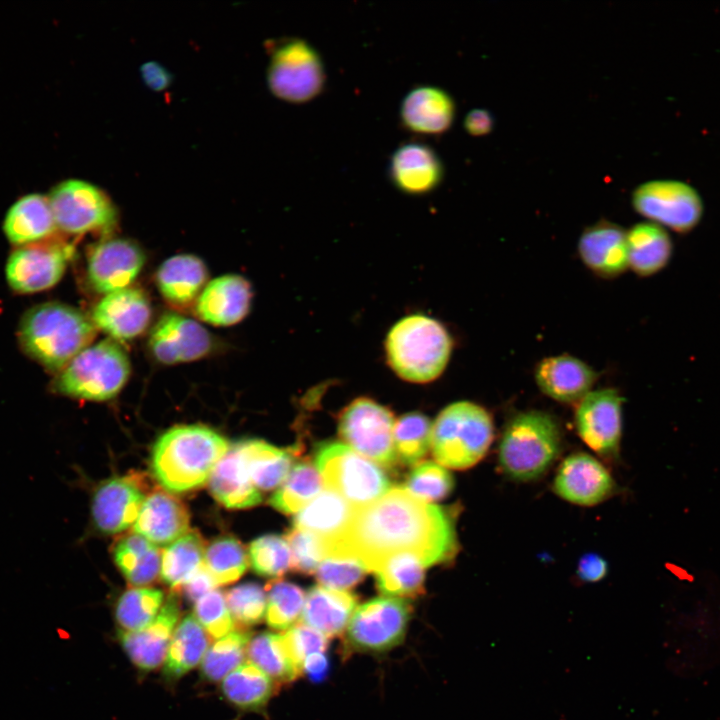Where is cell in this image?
<instances>
[{"instance_id":"cell-1","label":"cell","mask_w":720,"mask_h":720,"mask_svg":"<svg viewBox=\"0 0 720 720\" xmlns=\"http://www.w3.org/2000/svg\"><path fill=\"white\" fill-rule=\"evenodd\" d=\"M324 551L325 557L354 559L373 573L390 557L405 552L418 556L425 567L446 563L458 551L455 511L407 489L392 488L355 508L344 530L324 544Z\"/></svg>"},{"instance_id":"cell-47","label":"cell","mask_w":720,"mask_h":720,"mask_svg":"<svg viewBox=\"0 0 720 720\" xmlns=\"http://www.w3.org/2000/svg\"><path fill=\"white\" fill-rule=\"evenodd\" d=\"M249 562L255 573L280 577L291 568V553L286 539L277 535L261 536L250 544Z\"/></svg>"},{"instance_id":"cell-40","label":"cell","mask_w":720,"mask_h":720,"mask_svg":"<svg viewBox=\"0 0 720 720\" xmlns=\"http://www.w3.org/2000/svg\"><path fill=\"white\" fill-rule=\"evenodd\" d=\"M322 486L318 470L308 463H300L291 468L270 498V504L285 514L298 513L322 491Z\"/></svg>"},{"instance_id":"cell-14","label":"cell","mask_w":720,"mask_h":720,"mask_svg":"<svg viewBox=\"0 0 720 720\" xmlns=\"http://www.w3.org/2000/svg\"><path fill=\"white\" fill-rule=\"evenodd\" d=\"M73 249L54 239L19 246L9 256L6 279L19 293H34L56 285L65 273Z\"/></svg>"},{"instance_id":"cell-5","label":"cell","mask_w":720,"mask_h":720,"mask_svg":"<svg viewBox=\"0 0 720 720\" xmlns=\"http://www.w3.org/2000/svg\"><path fill=\"white\" fill-rule=\"evenodd\" d=\"M562 431L549 413L529 410L505 425L498 447V463L510 479L529 482L542 477L562 450Z\"/></svg>"},{"instance_id":"cell-28","label":"cell","mask_w":720,"mask_h":720,"mask_svg":"<svg viewBox=\"0 0 720 720\" xmlns=\"http://www.w3.org/2000/svg\"><path fill=\"white\" fill-rule=\"evenodd\" d=\"M212 496L229 509H245L262 501L248 474L240 441L231 444L209 478Z\"/></svg>"},{"instance_id":"cell-31","label":"cell","mask_w":720,"mask_h":720,"mask_svg":"<svg viewBox=\"0 0 720 720\" xmlns=\"http://www.w3.org/2000/svg\"><path fill=\"white\" fill-rule=\"evenodd\" d=\"M208 271L195 255L180 254L165 260L156 273L157 287L164 299L177 307L196 302L206 286Z\"/></svg>"},{"instance_id":"cell-39","label":"cell","mask_w":720,"mask_h":720,"mask_svg":"<svg viewBox=\"0 0 720 720\" xmlns=\"http://www.w3.org/2000/svg\"><path fill=\"white\" fill-rule=\"evenodd\" d=\"M424 568L415 554H396L375 572L377 588L388 597H414L423 592Z\"/></svg>"},{"instance_id":"cell-50","label":"cell","mask_w":720,"mask_h":720,"mask_svg":"<svg viewBox=\"0 0 720 720\" xmlns=\"http://www.w3.org/2000/svg\"><path fill=\"white\" fill-rule=\"evenodd\" d=\"M193 615L213 639H220L237 628L225 596L217 589L195 602Z\"/></svg>"},{"instance_id":"cell-8","label":"cell","mask_w":720,"mask_h":720,"mask_svg":"<svg viewBox=\"0 0 720 720\" xmlns=\"http://www.w3.org/2000/svg\"><path fill=\"white\" fill-rule=\"evenodd\" d=\"M316 466L325 487L355 508L377 500L390 487L378 465L341 443L321 446L316 455Z\"/></svg>"},{"instance_id":"cell-26","label":"cell","mask_w":720,"mask_h":720,"mask_svg":"<svg viewBox=\"0 0 720 720\" xmlns=\"http://www.w3.org/2000/svg\"><path fill=\"white\" fill-rule=\"evenodd\" d=\"M190 514L185 504L168 491L146 496L133 532L156 546H168L188 532Z\"/></svg>"},{"instance_id":"cell-4","label":"cell","mask_w":720,"mask_h":720,"mask_svg":"<svg viewBox=\"0 0 720 720\" xmlns=\"http://www.w3.org/2000/svg\"><path fill=\"white\" fill-rule=\"evenodd\" d=\"M453 348L445 326L426 315L413 314L400 319L385 340L386 358L391 369L403 380L428 383L445 370Z\"/></svg>"},{"instance_id":"cell-10","label":"cell","mask_w":720,"mask_h":720,"mask_svg":"<svg viewBox=\"0 0 720 720\" xmlns=\"http://www.w3.org/2000/svg\"><path fill=\"white\" fill-rule=\"evenodd\" d=\"M47 197L56 227L65 233L108 232L116 224L117 212L110 198L87 181L64 180Z\"/></svg>"},{"instance_id":"cell-55","label":"cell","mask_w":720,"mask_h":720,"mask_svg":"<svg viewBox=\"0 0 720 720\" xmlns=\"http://www.w3.org/2000/svg\"><path fill=\"white\" fill-rule=\"evenodd\" d=\"M607 562L598 554L588 553L578 562L577 575L588 583L598 582L607 574Z\"/></svg>"},{"instance_id":"cell-33","label":"cell","mask_w":720,"mask_h":720,"mask_svg":"<svg viewBox=\"0 0 720 720\" xmlns=\"http://www.w3.org/2000/svg\"><path fill=\"white\" fill-rule=\"evenodd\" d=\"M354 511L341 495L326 488L297 513L294 527L316 535L325 544L344 530Z\"/></svg>"},{"instance_id":"cell-25","label":"cell","mask_w":720,"mask_h":720,"mask_svg":"<svg viewBox=\"0 0 720 720\" xmlns=\"http://www.w3.org/2000/svg\"><path fill=\"white\" fill-rule=\"evenodd\" d=\"M627 231L618 224L601 220L586 228L578 241V254L594 274L613 278L629 268Z\"/></svg>"},{"instance_id":"cell-38","label":"cell","mask_w":720,"mask_h":720,"mask_svg":"<svg viewBox=\"0 0 720 720\" xmlns=\"http://www.w3.org/2000/svg\"><path fill=\"white\" fill-rule=\"evenodd\" d=\"M273 690V680L251 662L242 663L221 683V691L226 700L242 710L249 711L264 708Z\"/></svg>"},{"instance_id":"cell-45","label":"cell","mask_w":720,"mask_h":720,"mask_svg":"<svg viewBox=\"0 0 720 720\" xmlns=\"http://www.w3.org/2000/svg\"><path fill=\"white\" fill-rule=\"evenodd\" d=\"M265 620L275 630H287L301 617L305 595L297 585L276 580L266 587Z\"/></svg>"},{"instance_id":"cell-46","label":"cell","mask_w":720,"mask_h":720,"mask_svg":"<svg viewBox=\"0 0 720 720\" xmlns=\"http://www.w3.org/2000/svg\"><path fill=\"white\" fill-rule=\"evenodd\" d=\"M432 423L420 413L403 415L395 422L393 441L396 455L406 464H418L431 446Z\"/></svg>"},{"instance_id":"cell-12","label":"cell","mask_w":720,"mask_h":720,"mask_svg":"<svg viewBox=\"0 0 720 720\" xmlns=\"http://www.w3.org/2000/svg\"><path fill=\"white\" fill-rule=\"evenodd\" d=\"M637 213L676 233L692 231L703 215V203L697 191L675 180H653L639 185L632 194Z\"/></svg>"},{"instance_id":"cell-23","label":"cell","mask_w":720,"mask_h":720,"mask_svg":"<svg viewBox=\"0 0 720 720\" xmlns=\"http://www.w3.org/2000/svg\"><path fill=\"white\" fill-rule=\"evenodd\" d=\"M252 289L242 276L227 274L206 284L195 302L197 316L214 326H230L248 314Z\"/></svg>"},{"instance_id":"cell-15","label":"cell","mask_w":720,"mask_h":720,"mask_svg":"<svg viewBox=\"0 0 720 720\" xmlns=\"http://www.w3.org/2000/svg\"><path fill=\"white\" fill-rule=\"evenodd\" d=\"M623 397L615 388L590 391L575 410V427L581 440L599 456H618L622 436Z\"/></svg>"},{"instance_id":"cell-18","label":"cell","mask_w":720,"mask_h":720,"mask_svg":"<svg viewBox=\"0 0 720 720\" xmlns=\"http://www.w3.org/2000/svg\"><path fill=\"white\" fill-rule=\"evenodd\" d=\"M554 492L563 500L584 507L605 501L615 490L608 469L594 456L573 453L560 464L553 482Z\"/></svg>"},{"instance_id":"cell-7","label":"cell","mask_w":720,"mask_h":720,"mask_svg":"<svg viewBox=\"0 0 720 720\" xmlns=\"http://www.w3.org/2000/svg\"><path fill=\"white\" fill-rule=\"evenodd\" d=\"M131 365L125 350L113 339L89 345L59 372L55 390L65 396L89 401L115 397L126 384Z\"/></svg>"},{"instance_id":"cell-17","label":"cell","mask_w":720,"mask_h":720,"mask_svg":"<svg viewBox=\"0 0 720 720\" xmlns=\"http://www.w3.org/2000/svg\"><path fill=\"white\" fill-rule=\"evenodd\" d=\"M145 498V486L138 477L125 475L108 479L93 493L92 522L105 534L123 532L135 523Z\"/></svg>"},{"instance_id":"cell-27","label":"cell","mask_w":720,"mask_h":720,"mask_svg":"<svg viewBox=\"0 0 720 720\" xmlns=\"http://www.w3.org/2000/svg\"><path fill=\"white\" fill-rule=\"evenodd\" d=\"M455 117L453 98L443 89L419 86L402 100L400 119L405 128L420 134L447 131Z\"/></svg>"},{"instance_id":"cell-2","label":"cell","mask_w":720,"mask_h":720,"mask_svg":"<svg viewBox=\"0 0 720 720\" xmlns=\"http://www.w3.org/2000/svg\"><path fill=\"white\" fill-rule=\"evenodd\" d=\"M229 446L221 434L207 426H174L153 445L152 474L165 491H191L209 480Z\"/></svg>"},{"instance_id":"cell-43","label":"cell","mask_w":720,"mask_h":720,"mask_svg":"<svg viewBox=\"0 0 720 720\" xmlns=\"http://www.w3.org/2000/svg\"><path fill=\"white\" fill-rule=\"evenodd\" d=\"M250 639V633L239 628L217 639L209 646L201 661L202 677L210 682L224 679L242 664Z\"/></svg>"},{"instance_id":"cell-35","label":"cell","mask_w":720,"mask_h":720,"mask_svg":"<svg viewBox=\"0 0 720 720\" xmlns=\"http://www.w3.org/2000/svg\"><path fill=\"white\" fill-rule=\"evenodd\" d=\"M114 562L132 586H145L160 574L161 553L158 546L137 533L121 537L113 547Z\"/></svg>"},{"instance_id":"cell-16","label":"cell","mask_w":720,"mask_h":720,"mask_svg":"<svg viewBox=\"0 0 720 720\" xmlns=\"http://www.w3.org/2000/svg\"><path fill=\"white\" fill-rule=\"evenodd\" d=\"M149 348L161 363L198 360L212 347L210 333L197 321L175 312L164 313L151 329Z\"/></svg>"},{"instance_id":"cell-20","label":"cell","mask_w":720,"mask_h":720,"mask_svg":"<svg viewBox=\"0 0 720 720\" xmlns=\"http://www.w3.org/2000/svg\"><path fill=\"white\" fill-rule=\"evenodd\" d=\"M91 320L113 340L127 341L141 335L149 326L151 306L147 295L137 287H126L106 294L94 306Z\"/></svg>"},{"instance_id":"cell-36","label":"cell","mask_w":720,"mask_h":720,"mask_svg":"<svg viewBox=\"0 0 720 720\" xmlns=\"http://www.w3.org/2000/svg\"><path fill=\"white\" fill-rule=\"evenodd\" d=\"M240 444L250 479L260 492L284 482L292 464L288 452L255 439L240 441Z\"/></svg>"},{"instance_id":"cell-53","label":"cell","mask_w":720,"mask_h":720,"mask_svg":"<svg viewBox=\"0 0 720 720\" xmlns=\"http://www.w3.org/2000/svg\"><path fill=\"white\" fill-rule=\"evenodd\" d=\"M365 572L354 559L325 557L316 569V576L321 586L346 591L360 582Z\"/></svg>"},{"instance_id":"cell-3","label":"cell","mask_w":720,"mask_h":720,"mask_svg":"<svg viewBox=\"0 0 720 720\" xmlns=\"http://www.w3.org/2000/svg\"><path fill=\"white\" fill-rule=\"evenodd\" d=\"M91 318L66 304L50 302L28 310L19 325L24 351L43 367L62 371L94 340Z\"/></svg>"},{"instance_id":"cell-57","label":"cell","mask_w":720,"mask_h":720,"mask_svg":"<svg viewBox=\"0 0 720 720\" xmlns=\"http://www.w3.org/2000/svg\"><path fill=\"white\" fill-rule=\"evenodd\" d=\"M142 75L149 87L162 90L168 86L169 73L157 63H146L142 66Z\"/></svg>"},{"instance_id":"cell-42","label":"cell","mask_w":720,"mask_h":720,"mask_svg":"<svg viewBox=\"0 0 720 720\" xmlns=\"http://www.w3.org/2000/svg\"><path fill=\"white\" fill-rule=\"evenodd\" d=\"M164 601L163 592L157 588L126 590L115 605V619L120 630L134 632L147 627L158 615Z\"/></svg>"},{"instance_id":"cell-24","label":"cell","mask_w":720,"mask_h":720,"mask_svg":"<svg viewBox=\"0 0 720 720\" xmlns=\"http://www.w3.org/2000/svg\"><path fill=\"white\" fill-rule=\"evenodd\" d=\"M388 174L397 189L419 195L439 186L444 176V167L430 146L409 142L399 146L392 154Z\"/></svg>"},{"instance_id":"cell-49","label":"cell","mask_w":720,"mask_h":720,"mask_svg":"<svg viewBox=\"0 0 720 720\" xmlns=\"http://www.w3.org/2000/svg\"><path fill=\"white\" fill-rule=\"evenodd\" d=\"M453 486V477L446 467L431 461L418 464L407 480V490L427 502L445 498Z\"/></svg>"},{"instance_id":"cell-11","label":"cell","mask_w":720,"mask_h":720,"mask_svg":"<svg viewBox=\"0 0 720 720\" xmlns=\"http://www.w3.org/2000/svg\"><path fill=\"white\" fill-rule=\"evenodd\" d=\"M392 412L368 397H360L340 413L339 434L360 455L380 465L396 463Z\"/></svg>"},{"instance_id":"cell-56","label":"cell","mask_w":720,"mask_h":720,"mask_svg":"<svg viewBox=\"0 0 720 720\" xmlns=\"http://www.w3.org/2000/svg\"><path fill=\"white\" fill-rule=\"evenodd\" d=\"M494 127V118L486 109H473L464 119V128L472 136L489 134Z\"/></svg>"},{"instance_id":"cell-30","label":"cell","mask_w":720,"mask_h":720,"mask_svg":"<svg viewBox=\"0 0 720 720\" xmlns=\"http://www.w3.org/2000/svg\"><path fill=\"white\" fill-rule=\"evenodd\" d=\"M356 605L357 598L347 591L314 586L305 596L301 622L327 638L335 637L348 626Z\"/></svg>"},{"instance_id":"cell-51","label":"cell","mask_w":720,"mask_h":720,"mask_svg":"<svg viewBox=\"0 0 720 720\" xmlns=\"http://www.w3.org/2000/svg\"><path fill=\"white\" fill-rule=\"evenodd\" d=\"M291 553V568L311 574L325 557L323 541L316 535L294 527L286 536Z\"/></svg>"},{"instance_id":"cell-13","label":"cell","mask_w":720,"mask_h":720,"mask_svg":"<svg viewBox=\"0 0 720 720\" xmlns=\"http://www.w3.org/2000/svg\"><path fill=\"white\" fill-rule=\"evenodd\" d=\"M410 618V606L402 598L380 597L355 609L347 626L352 647L380 652L403 640Z\"/></svg>"},{"instance_id":"cell-6","label":"cell","mask_w":720,"mask_h":720,"mask_svg":"<svg viewBox=\"0 0 720 720\" xmlns=\"http://www.w3.org/2000/svg\"><path fill=\"white\" fill-rule=\"evenodd\" d=\"M493 438L491 414L476 403L458 401L445 407L432 424L431 448L440 465L463 470L484 458Z\"/></svg>"},{"instance_id":"cell-52","label":"cell","mask_w":720,"mask_h":720,"mask_svg":"<svg viewBox=\"0 0 720 720\" xmlns=\"http://www.w3.org/2000/svg\"><path fill=\"white\" fill-rule=\"evenodd\" d=\"M282 636L288 654L300 673L309 656L324 653L328 646L326 636L302 622L287 629Z\"/></svg>"},{"instance_id":"cell-19","label":"cell","mask_w":720,"mask_h":720,"mask_svg":"<svg viewBox=\"0 0 720 720\" xmlns=\"http://www.w3.org/2000/svg\"><path fill=\"white\" fill-rule=\"evenodd\" d=\"M144 263L145 255L134 241L106 239L98 243L89 254L88 281L95 291L108 294L129 287Z\"/></svg>"},{"instance_id":"cell-48","label":"cell","mask_w":720,"mask_h":720,"mask_svg":"<svg viewBox=\"0 0 720 720\" xmlns=\"http://www.w3.org/2000/svg\"><path fill=\"white\" fill-rule=\"evenodd\" d=\"M226 602L239 629L260 623L266 612V592L256 583L232 587L226 593Z\"/></svg>"},{"instance_id":"cell-58","label":"cell","mask_w":720,"mask_h":720,"mask_svg":"<svg viewBox=\"0 0 720 720\" xmlns=\"http://www.w3.org/2000/svg\"><path fill=\"white\" fill-rule=\"evenodd\" d=\"M327 667V660L324 653H317L309 656L304 664L303 671L308 672L311 676H320L321 673L325 672Z\"/></svg>"},{"instance_id":"cell-44","label":"cell","mask_w":720,"mask_h":720,"mask_svg":"<svg viewBox=\"0 0 720 720\" xmlns=\"http://www.w3.org/2000/svg\"><path fill=\"white\" fill-rule=\"evenodd\" d=\"M248 562L245 548L232 536L218 537L205 549L204 567L217 585L237 581L245 573Z\"/></svg>"},{"instance_id":"cell-29","label":"cell","mask_w":720,"mask_h":720,"mask_svg":"<svg viewBox=\"0 0 720 720\" xmlns=\"http://www.w3.org/2000/svg\"><path fill=\"white\" fill-rule=\"evenodd\" d=\"M7 239L24 246L46 240L57 230L48 197L30 193L19 198L3 222Z\"/></svg>"},{"instance_id":"cell-37","label":"cell","mask_w":720,"mask_h":720,"mask_svg":"<svg viewBox=\"0 0 720 720\" xmlns=\"http://www.w3.org/2000/svg\"><path fill=\"white\" fill-rule=\"evenodd\" d=\"M205 545L195 530L165 547L161 554L160 576L165 585L179 589L204 565Z\"/></svg>"},{"instance_id":"cell-22","label":"cell","mask_w":720,"mask_h":720,"mask_svg":"<svg viewBox=\"0 0 720 720\" xmlns=\"http://www.w3.org/2000/svg\"><path fill=\"white\" fill-rule=\"evenodd\" d=\"M534 376L546 396L560 403L577 404L591 391L598 373L579 358L561 354L542 359Z\"/></svg>"},{"instance_id":"cell-34","label":"cell","mask_w":720,"mask_h":720,"mask_svg":"<svg viewBox=\"0 0 720 720\" xmlns=\"http://www.w3.org/2000/svg\"><path fill=\"white\" fill-rule=\"evenodd\" d=\"M210 646V638L193 614L175 628L164 660L163 675L174 681L195 668Z\"/></svg>"},{"instance_id":"cell-9","label":"cell","mask_w":720,"mask_h":720,"mask_svg":"<svg viewBox=\"0 0 720 720\" xmlns=\"http://www.w3.org/2000/svg\"><path fill=\"white\" fill-rule=\"evenodd\" d=\"M326 74L315 48L300 38L281 41L273 50L267 69L272 94L290 103H304L325 87Z\"/></svg>"},{"instance_id":"cell-32","label":"cell","mask_w":720,"mask_h":720,"mask_svg":"<svg viewBox=\"0 0 720 720\" xmlns=\"http://www.w3.org/2000/svg\"><path fill=\"white\" fill-rule=\"evenodd\" d=\"M628 266L641 277L662 271L673 255V242L662 226L643 222L631 227L627 233Z\"/></svg>"},{"instance_id":"cell-21","label":"cell","mask_w":720,"mask_h":720,"mask_svg":"<svg viewBox=\"0 0 720 720\" xmlns=\"http://www.w3.org/2000/svg\"><path fill=\"white\" fill-rule=\"evenodd\" d=\"M179 616V602L170 594L147 627L134 632L118 631L122 648L138 669L148 672L164 662Z\"/></svg>"},{"instance_id":"cell-54","label":"cell","mask_w":720,"mask_h":720,"mask_svg":"<svg viewBox=\"0 0 720 720\" xmlns=\"http://www.w3.org/2000/svg\"><path fill=\"white\" fill-rule=\"evenodd\" d=\"M212 576L203 567L191 577L179 590L183 592L184 597L191 602H196L204 595L208 594L216 588Z\"/></svg>"},{"instance_id":"cell-41","label":"cell","mask_w":720,"mask_h":720,"mask_svg":"<svg viewBox=\"0 0 720 720\" xmlns=\"http://www.w3.org/2000/svg\"><path fill=\"white\" fill-rule=\"evenodd\" d=\"M246 655L249 662L274 681L289 682L300 674L288 654L282 634H257L250 639Z\"/></svg>"}]
</instances>
